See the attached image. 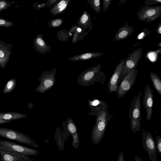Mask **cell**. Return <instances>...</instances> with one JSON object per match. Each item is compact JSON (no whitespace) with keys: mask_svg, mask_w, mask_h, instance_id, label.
Listing matches in <instances>:
<instances>
[{"mask_svg":"<svg viewBox=\"0 0 161 161\" xmlns=\"http://www.w3.org/2000/svg\"><path fill=\"white\" fill-rule=\"evenodd\" d=\"M157 147L158 151L160 153H161V139L160 138H159L157 142Z\"/></svg>","mask_w":161,"mask_h":161,"instance_id":"33","label":"cell"},{"mask_svg":"<svg viewBox=\"0 0 161 161\" xmlns=\"http://www.w3.org/2000/svg\"><path fill=\"white\" fill-rule=\"evenodd\" d=\"M151 33L148 29L144 28V29L137 35L136 39L137 40H142L149 35Z\"/></svg>","mask_w":161,"mask_h":161,"instance_id":"25","label":"cell"},{"mask_svg":"<svg viewBox=\"0 0 161 161\" xmlns=\"http://www.w3.org/2000/svg\"><path fill=\"white\" fill-rule=\"evenodd\" d=\"M14 25V24L7 20L0 18V26L8 27Z\"/></svg>","mask_w":161,"mask_h":161,"instance_id":"29","label":"cell"},{"mask_svg":"<svg viewBox=\"0 0 161 161\" xmlns=\"http://www.w3.org/2000/svg\"><path fill=\"white\" fill-rule=\"evenodd\" d=\"M80 24L85 26L88 25L92 26L91 20L90 15L86 11H85L82 16L80 19Z\"/></svg>","mask_w":161,"mask_h":161,"instance_id":"22","label":"cell"},{"mask_svg":"<svg viewBox=\"0 0 161 161\" xmlns=\"http://www.w3.org/2000/svg\"><path fill=\"white\" fill-rule=\"evenodd\" d=\"M8 45L0 42V65L3 69L9 60V56L11 53L10 48L8 47Z\"/></svg>","mask_w":161,"mask_h":161,"instance_id":"14","label":"cell"},{"mask_svg":"<svg viewBox=\"0 0 161 161\" xmlns=\"http://www.w3.org/2000/svg\"><path fill=\"white\" fill-rule=\"evenodd\" d=\"M142 92L139 91L131 101L130 107L129 116L130 119L131 130L134 132L139 131L141 126V97Z\"/></svg>","mask_w":161,"mask_h":161,"instance_id":"3","label":"cell"},{"mask_svg":"<svg viewBox=\"0 0 161 161\" xmlns=\"http://www.w3.org/2000/svg\"><path fill=\"white\" fill-rule=\"evenodd\" d=\"M77 31H79V32H80L81 31V29L80 28H78L77 29Z\"/></svg>","mask_w":161,"mask_h":161,"instance_id":"40","label":"cell"},{"mask_svg":"<svg viewBox=\"0 0 161 161\" xmlns=\"http://www.w3.org/2000/svg\"><path fill=\"white\" fill-rule=\"evenodd\" d=\"M26 114L17 112H4L0 113V119L4 120H16L25 118Z\"/></svg>","mask_w":161,"mask_h":161,"instance_id":"16","label":"cell"},{"mask_svg":"<svg viewBox=\"0 0 161 161\" xmlns=\"http://www.w3.org/2000/svg\"><path fill=\"white\" fill-rule=\"evenodd\" d=\"M153 102V91L147 84L145 87L142 103L146 111V118L148 121L152 117Z\"/></svg>","mask_w":161,"mask_h":161,"instance_id":"11","label":"cell"},{"mask_svg":"<svg viewBox=\"0 0 161 161\" xmlns=\"http://www.w3.org/2000/svg\"><path fill=\"white\" fill-rule=\"evenodd\" d=\"M0 136L19 143L26 144L36 147H39L34 141L28 135L11 129L0 127Z\"/></svg>","mask_w":161,"mask_h":161,"instance_id":"4","label":"cell"},{"mask_svg":"<svg viewBox=\"0 0 161 161\" xmlns=\"http://www.w3.org/2000/svg\"><path fill=\"white\" fill-rule=\"evenodd\" d=\"M0 150L15 152L29 156H36L39 151L8 141L0 140Z\"/></svg>","mask_w":161,"mask_h":161,"instance_id":"6","label":"cell"},{"mask_svg":"<svg viewBox=\"0 0 161 161\" xmlns=\"http://www.w3.org/2000/svg\"><path fill=\"white\" fill-rule=\"evenodd\" d=\"M63 22V20L61 19H56L52 21L51 25L53 27H57L61 25Z\"/></svg>","mask_w":161,"mask_h":161,"instance_id":"30","label":"cell"},{"mask_svg":"<svg viewBox=\"0 0 161 161\" xmlns=\"http://www.w3.org/2000/svg\"><path fill=\"white\" fill-rule=\"evenodd\" d=\"M134 31V27L129 26L127 22L124 25L119 28L115 35L114 40L115 41L123 40L131 35Z\"/></svg>","mask_w":161,"mask_h":161,"instance_id":"13","label":"cell"},{"mask_svg":"<svg viewBox=\"0 0 161 161\" xmlns=\"http://www.w3.org/2000/svg\"><path fill=\"white\" fill-rule=\"evenodd\" d=\"M71 135L72 136V145L73 147L76 149H77L80 144V140L78 137L77 132L72 134Z\"/></svg>","mask_w":161,"mask_h":161,"instance_id":"27","label":"cell"},{"mask_svg":"<svg viewBox=\"0 0 161 161\" xmlns=\"http://www.w3.org/2000/svg\"><path fill=\"white\" fill-rule=\"evenodd\" d=\"M145 132L146 136V144L147 147L150 150L154 151L155 148V143L151 135L148 132L146 134L145 131Z\"/></svg>","mask_w":161,"mask_h":161,"instance_id":"21","label":"cell"},{"mask_svg":"<svg viewBox=\"0 0 161 161\" xmlns=\"http://www.w3.org/2000/svg\"><path fill=\"white\" fill-rule=\"evenodd\" d=\"M16 86V81L15 78H12L8 80L3 88V92L4 94L9 93L13 91Z\"/></svg>","mask_w":161,"mask_h":161,"instance_id":"20","label":"cell"},{"mask_svg":"<svg viewBox=\"0 0 161 161\" xmlns=\"http://www.w3.org/2000/svg\"><path fill=\"white\" fill-rule=\"evenodd\" d=\"M102 65L98 64L82 72L77 78V83L84 87L94 85L96 82L103 85L106 80L105 72L101 71Z\"/></svg>","mask_w":161,"mask_h":161,"instance_id":"2","label":"cell"},{"mask_svg":"<svg viewBox=\"0 0 161 161\" xmlns=\"http://www.w3.org/2000/svg\"><path fill=\"white\" fill-rule=\"evenodd\" d=\"M70 0H62L56 3L50 10L53 16L61 14L66 9Z\"/></svg>","mask_w":161,"mask_h":161,"instance_id":"15","label":"cell"},{"mask_svg":"<svg viewBox=\"0 0 161 161\" xmlns=\"http://www.w3.org/2000/svg\"><path fill=\"white\" fill-rule=\"evenodd\" d=\"M125 62V59H122L116 66L108 83V89L109 93L117 92L119 78L121 76Z\"/></svg>","mask_w":161,"mask_h":161,"instance_id":"10","label":"cell"},{"mask_svg":"<svg viewBox=\"0 0 161 161\" xmlns=\"http://www.w3.org/2000/svg\"><path fill=\"white\" fill-rule=\"evenodd\" d=\"M137 16L138 19L149 23L161 17V6L150 7L145 4L137 12Z\"/></svg>","mask_w":161,"mask_h":161,"instance_id":"5","label":"cell"},{"mask_svg":"<svg viewBox=\"0 0 161 161\" xmlns=\"http://www.w3.org/2000/svg\"><path fill=\"white\" fill-rule=\"evenodd\" d=\"M54 136L58 149L60 151H62L64 147V140L61 130L58 127L56 128Z\"/></svg>","mask_w":161,"mask_h":161,"instance_id":"18","label":"cell"},{"mask_svg":"<svg viewBox=\"0 0 161 161\" xmlns=\"http://www.w3.org/2000/svg\"><path fill=\"white\" fill-rule=\"evenodd\" d=\"M67 126L70 135H71L77 132V128L74 122L71 118L69 117L67 119Z\"/></svg>","mask_w":161,"mask_h":161,"instance_id":"23","label":"cell"},{"mask_svg":"<svg viewBox=\"0 0 161 161\" xmlns=\"http://www.w3.org/2000/svg\"><path fill=\"white\" fill-rule=\"evenodd\" d=\"M138 72L136 67L130 70L125 75L120 84L118 86L116 93L119 98L123 97L134 85L136 78ZM123 75V76H124Z\"/></svg>","mask_w":161,"mask_h":161,"instance_id":"7","label":"cell"},{"mask_svg":"<svg viewBox=\"0 0 161 161\" xmlns=\"http://www.w3.org/2000/svg\"><path fill=\"white\" fill-rule=\"evenodd\" d=\"M0 161H33L28 155L15 152L0 150Z\"/></svg>","mask_w":161,"mask_h":161,"instance_id":"12","label":"cell"},{"mask_svg":"<svg viewBox=\"0 0 161 161\" xmlns=\"http://www.w3.org/2000/svg\"><path fill=\"white\" fill-rule=\"evenodd\" d=\"M161 3V0H145L144 1L145 4L149 6L151 5L158 4Z\"/></svg>","mask_w":161,"mask_h":161,"instance_id":"32","label":"cell"},{"mask_svg":"<svg viewBox=\"0 0 161 161\" xmlns=\"http://www.w3.org/2000/svg\"><path fill=\"white\" fill-rule=\"evenodd\" d=\"M56 69H53L51 71L43 72L38 79L40 83L36 88L35 91L43 93L52 88L56 82Z\"/></svg>","mask_w":161,"mask_h":161,"instance_id":"8","label":"cell"},{"mask_svg":"<svg viewBox=\"0 0 161 161\" xmlns=\"http://www.w3.org/2000/svg\"><path fill=\"white\" fill-rule=\"evenodd\" d=\"M35 42L37 46L40 48L44 49V48H46L47 47V45L45 42L42 38L39 36L36 37Z\"/></svg>","mask_w":161,"mask_h":161,"instance_id":"26","label":"cell"},{"mask_svg":"<svg viewBox=\"0 0 161 161\" xmlns=\"http://www.w3.org/2000/svg\"><path fill=\"white\" fill-rule=\"evenodd\" d=\"M157 33L159 35H161V22L159 23L157 26V28L156 30Z\"/></svg>","mask_w":161,"mask_h":161,"instance_id":"34","label":"cell"},{"mask_svg":"<svg viewBox=\"0 0 161 161\" xmlns=\"http://www.w3.org/2000/svg\"><path fill=\"white\" fill-rule=\"evenodd\" d=\"M103 54L102 53H87L72 57L68 60L72 61L86 60L101 56Z\"/></svg>","mask_w":161,"mask_h":161,"instance_id":"17","label":"cell"},{"mask_svg":"<svg viewBox=\"0 0 161 161\" xmlns=\"http://www.w3.org/2000/svg\"><path fill=\"white\" fill-rule=\"evenodd\" d=\"M33 104H32V103H29L28 107L30 109H31L33 107Z\"/></svg>","mask_w":161,"mask_h":161,"instance_id":"37","label":"cell"},{"mask_svg":"<svg viewBox=\"0 0 161 161\" xmlns=\"http://www.w3.org/2000/svg\"><path fill=\"white\" fill-rule=\"evenodd\" d=\"M149 75L153 85L158 94L161 96V79L160 78L153 72H151Z\"/></svg>","mask_w":161,"mask_h":161,"instance_id":"19","label":"cell"},{"mask_svg":"<svg viewBox=\"0 0 161 161\" xmlns=\"http://www.w3.org/2000/svg\"><path fill=\"white\" fill-rule=\"evenodd\" d=\"M158 45L159 47L161 48V42H160L158 44Z\"/></svg>","mask_w":161,"mask_h":161,"instance_id":"39","label":"cell"},{"mask_svg":"<svg viewBox=\"0 0 161 161\" xmlns=\"http://www.w3.org/2000/svg\"><path fill=\"white\" fill-rule=\"evenodd\" d=\"M95 107L96 110V123L92 132V140L94 144H96L103 137L108 123L113 114H110L106 103Z\"/></svg>","mask_w":161,"mask_h":161,"instance_id":"1","label":"cell"},{"mask_svg":"<svg viewBox=\"0 0 161 161\" xmlns=\"http://www.w3.org/2000/svg\"><path fill=\"white\" fill-rule=\"evenodd\" d=\"M12 120H4L3 119H0V124L11 122Z\"/></svg>","mask_w":161,"mask_h":161,"instance_id":"36","label":"cell"},{"mask_svg":"<svg viewBox=\"0 0 161 161\" xmlns=\"http://www.w3.org/2000/svg\"><path fill=\"white\" fill-rule=\"evenodd\" d=\"M12 3L8 2L5 0H0V11H1L8 8Z\"/></svg>","mask_w":161,"mask_h":161,"instance_id":"28","label":"cell"},{"mask_svg":"<svg viewBox=\"0 0 161 161\" xmlns=\"http://www.w3.org/2000/svg\"><path fill=\"white\" fill-rule=\"evenodd\" d=\"M88 3L96 13H100L101 10L100 1V0H92L89 1Z\"/></svg>","mask_w":161,"mask_h":161,"instance_id":"24","label":"cell"},{"mask_svg":"<svg viewBox=\"0 0 161 161\" xmlns=\"http://www.w3.org/2000/svg\"><path fill=\"white\" fill-rule=\"evenodd\" d=\"M118 161H124L123 153L122 152L120 153L119 156Z\"/></svg>","mask_w":161,"mask_h":161,"instance_id":"35","label":"cell"},{"mask_svg":"<svg viewBox=\"0 0 161 161\" xmlns=\"http://www.w3.org/2000/svg\"><path fill=\"white\" fill-rule=\"evenodd\" d=\"M161 48H160L159 49H157V50H156V52L157 53H161Z\"/></svg>","mask_w":161,"mask_h":161,"instance_id":"38","label":"cell"},{"mask_svg":"<svg viewBox=\"0 0 161 161\" xmlns=\"http://www.w3.org/2000/svg\"><path fill=\"white\" fill-rule=\"evenodd\" d=\"M112 0H103V11L106 12Z\"/></svg>","mask_w":161,"mask_h":161,"instance_id":"31","label":"cell"},{"mask_svg":"<svg viewBox=\"0 0 161 161\" xmlns=\"http://www.w3.org/2000/svg\"><path fill=\"white\" fill-rule=\"evenodd\" d=\"M143 52L142 49L139 47L127 54L128 57L125 59L121 76L126 74L131 69L137 67L139 61L143 56Z\"/></svg>","mask_w":161,"mask_h":161,"instance_id":"9","label":"cell"}]
</instances>
